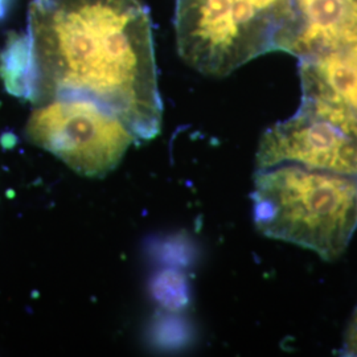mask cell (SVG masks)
Instances as JSON below:
<instances>
[{
	"mask_svg": "<svg viewBox=\"0 0 357 357\" xmlns=\"http://www.w3.org/2000/svg\"><path fill=\"white\" fill-rule=\"evenodd\" d=\"M255 227L324 259L344 252L357 228V176L283 163L257 168Z\"/></svg>",
	"mask_w": 357,
	"mask_h": 357,
	"instance_id": "cell-2",
	"label": "cell"
},
{
	"mask_svg": "<svg viewBox=\"0 0 357 357\" xmlns=\"http://www.w3.org/2000/svg\"><path fill=\"white\" fill-rule=\"evenodd\" d=\"M181 59L206 76H228L255 57L291 51L299 31L295 0H176Z\"/></svg>",
	"mask_w": 357,
	"mask_h": 357,
	"instance_id": "cell-3",
	"label": "cell"
},
{
	"mask_svg": "<svg viewBox=\"0 0 357 357\" xmlns=\"http://www.w3.org/2000/svg\"><path fill=\"white\" fill-rule=\"evenodd\" d=\"M28 141L56 155L86 176H103L138 143L114 115L84 100H56L35 106L26 122Z\"/></svg>",
	"mask_w": 357,
	"mask_h": 357,
	"instance_id": "cell-4",
	"label": "cell"
},
{
	"mask_svg": "<svg viewBox=\"0 0 357 357\" xmlns=\"http://www.w3.org/2000/svg\"><path fill=\"white\" fill-rule=\"evenodd\" d=\"M345 351L348 352V355L357 356V310L354 319L348 327L347 337H345Z\"/></svg>",
	"mask_w": 357,
	"mask_h": 357,
	"instance_id": "cell-7",
	"label": "cell"
},
{
	"mask_svg": "<svg viewBox=\"0 0 357 357\" xmlns=\"http://www.w3.org/2000/svg\"><path fill=\"white\" fill-rule=\"evenodd\" d=\"M7 91L33 106L84 100L139 142L162 126L153 24L141 0H33L26 33L0 54Z\"/></svg>",
	"mask_w": 357,
	"mask_h": 357,
	"instance_id": "cell-1",
	"label": "cell"
},
{
	"mask_svg": "<svg viewBox=\"0 0 357 357\" xmlns=\"http://www.w3.org/2000/svg\"><path fill=\"white\" fill-rule=\"evenodd\" d=\"M299 31L291 54L315 57L357 44V0H295Z\"/></svg>",
	"mask_w": 357,
	"mask_h": 357,
	"instance_id": "cell-6",
	"label": "cell"
},
{
	"mask_svg": "<svg viewBox=\"0 0 357 357\" xmlns=\"http://www.w3.org/2000/svg\"><path fill=\"white\" fill-rule=\"evenodd\" d=\"M293 163L357 176V114L343 105L303 97L293 118L262 135L257 168Z\"/></svg>",
	"mask_w": 357,
	"mask_h": 357,
	"instance_id": "cell-5",
	"label": "cell"
},
{
	"mask_svg": "<svg viewBox=\"0 0 357 357\" xmlns=\"http://www.w3.org/2000/svg\"><path fill=\"white\" fill-rule=\"evenodd\" d=\"M4 3L6 0H0V16L4 13Z\"/></svg>",
	"mask_w": 357,
	"mask_h": 357,
	"instance_id": "cell-8",
	"label": "cell"
}]
</instances>
